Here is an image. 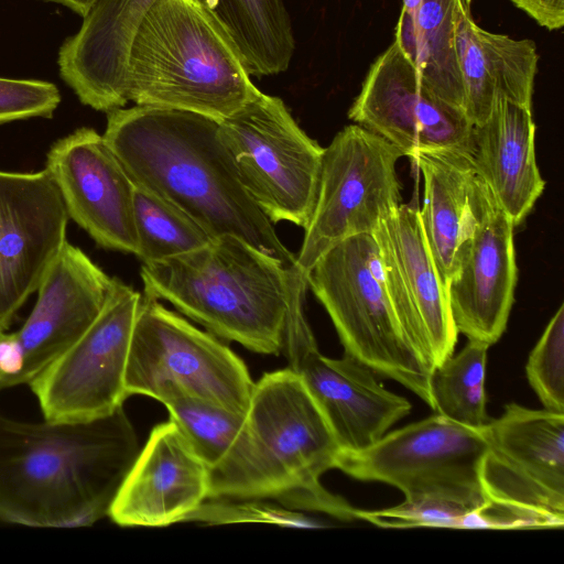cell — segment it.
<instances>
[{
  "instance_id": "1",
  "label": "cell",
  "mask_w": 564,
  "mask_h": 564,
  "mask_svg": "<svg viewBox=\"0 0 564 564\" xmlns=\"http://www.w3.org/2000/svg\"><path fill=\"white\" fill-rule=\"evenodd\" d=\"M106 113L102 135L134 186L186 213L212 238L236 236L294 267L295 256L243 188L217 121L139 105Z\"/></svg>"
},
{
  "instance_id": "2",
  "label": "cell",
  "mask_w": 564,
  "mask_h": 564,
  "mask_svg": "<svg viewBox=\"0 0 564 564\" xmlns=\"http://www.w3.org/2000/svg\"><path fill=\"white\" fill-rule=\"evenodd\" d=\"M139 453L123 408L82 422L0 416V520L89 527L108 516Z\"/></svg>"
},
{
  "instance_id": "3",
  "label": "cell",
  "mask_w": 564,
  "mask_h": 564,
  "mask_svg": "<svg viewBox=\"0 0 564 564\" xmlns=\"http://www.w3.org/2000/svg\"><path fill=\"white\" fill-rule=\"evenodd\" d=\"M260 93L230 33L199 0H155L131 43L128 102L219 122Z\"/></svg>"
},
{
  "instance_id": "4",
  "label": "cell",
  "mask_w": 564,
  "mask_h": 564,
  "mask_svg": "<svg viewBox=\"0 0 564 564\" xmlns=\"http://www.w3.org/2000/svg\"><path fill=\"white\" fill-rule=\"evenodd\" d=\"M144 294L166 301L210 334L264 355L282 351L289 269L247 241L224 235L140 271Z\"/></svg>"
},
{
  "instance_id": "5",
  "label": "cell",
  "mask_w": 564,
  "mask_h": 564,
  "mask_svg": "<svg viewBox=\"0 0 564 564\" xmlns=\"http://www.w3.org/2000/svg\"><path fill=\"white\" fill-rule=\"evenodd\" d=\"M247 416L257 447L247 499H273L292 510L356 519L357 509L319 481L336 468L340 449L296 373L290 368L264 373L254 382Z\"/></svg>"
},
{
  "instance_id": "6",
  "label": "cell",
  "mask_w": 564,
  "mask_h": 564,
  "mask_svg": "<svg viewBox=\"0 0 564 564\" xmlns=\"http://www.w3.org/2000/svg\"><path fill=\"white\" fill-rule=\"evenodd\" d=\"M307 285L329 315L345 354L434 409L432 370L400 327L371 234L347 238L325 252L310 270Z\"/></svg>"
},
{
  "instance_id": "7",
  "label": "cell",
  "mask_w": 564,
  "mask_h": 564,
  "mask_svg": "<svg viewBox=\"0 0 564 564\" xmlns=\"http://www.w3.org/2000/svg\"><path fill=\"white\" fill-rule=\"evenodd\" d=\"M486 435L479 528H562L564 413L509 403Z\"/></svg>"
},
{
  "instance_id": "8",
  "label": "cell",
  "mask_w": 564,
  "mask_h": 564,
  "mask_svg": "<svg viewBox=\"0 0 564 564\" xmlns=\"http://www.w3.org/2000/svg\"><path fill=\"white\" fill-rule=\"evenodd\" d=\"M254 382L243 361L215 335L141 296L126 370L128 395L161 403L175 395L247 413Z\"/></svg>"
},
{
  "instance_id": "9",
  "label": "cell",
  "mask_w": 564,
  "mask_h": 564,
  "mask_svg": "<svg viewBox=\"0 0 564 564\" xmlns=\"http://www.w3.org/2000/svg\"><path fill=\"white\" fill-rule=\"evenodd\" d=\"M218 124L253 203L272 224L289 221L304 229L317 198L324 148L280 97L262 91Z\"/></svg>"
},
{
  "instance_id": "10",
  "label": "cell",
  "mask_w": 564,
  "mask_h": 564,
  "mask_svg": "<svg viewBox=\"0 0 564 564\" xmlns=\"http://www.w3.org/2000/svg\"><path fill=\"white\" fill-rule=\"evenodd\" d=\"M486 427L473 429L440 414L386 433L355 454H340L336 468L364 481L400 489L405 500H437L478 511L486 505L480 467Z\"/></svg>"
},
{
  "instance_id": "11",
  "label": "cell",
  "mask_w": 564,
  "mask_h": 564,
  "mask_svg": "<svg viewBox=\"0 0 564 564\" xmlns=\"http://www.w3.org/2000/svg\"><path fill=\"white\" fill-rule=\"evenodd\" d=\"M401 151L357 124L341 129L324 148L316 203L295 269L307 276L330 248L357 235L372 234L401 205L397 163Z\"/></svg>"
},
{
  "instance_id": "12",
  "label": "cell",
  "mask_w": 564,
  "mask_h": 564,
  "mask_svg": "<svg viewBox=\"0 0 564 564\" xmlns=\"http://www.w3.org/2000/svg\"><path fill=\"white\" fill-rule=\"evenodd\" d=\"M141 294L113 278L91 325L30 382L45 420L82 422L121 408L126 370Z\"/></svg>"
},
{
  "instance_id": "13",
  "label": "cell",
  "mask_w": 564,
  "mask_h": 564,
  "mask_svg": "<svg viewBox=\"0 0 564 564\" xmlns=\"http://www.w3.org/2000/svg\"><path fill=\"white\" fill-rule=\"evenodd\" d=\"M306 288H291L283 347L289 367L304 383L326 419L340 454L361 452L409 414L411 403L387 390L375 372L345 354H321L304 313Z\"/></svg>"
},
{
  "instance_id": "14",
  "label": "cell",
  "mask_w": 564,
  "mask_h": 564,
  "mask_svg": "<svg viewBox=\"0 0 564 564\" xmlns=\"http://www.w3.org/2000/svg\"><path fill=\"white\" fill-rule=\"evenodd\" d=\"M348 118L403 156L445 149L471 153L473 124L466 115L422 80L395 40L371 64Z\"/></svg>"
},
{
  "instance_id": "15",
  "label": "cell",
  "mask_w": 564,
  "mask_h": 564,
  "mask_svg": "<svg viewBox=\"0 0 564 564\" xmlns=\"http://www.w3.org/2000/svg\"><path fill=\"white\" fill-rule=\"evenodd\" d=\"M371 235L400 327L433 371L453 355L458 333L446 286L426 243L419 208L401 204Z\"/></svg>"
},
{
  "instance_id": "16",
  "label": "cell",
  "mask_w": 564,
  "mask_h": 564,
  "mask_svg": "<svg viewBox=\"0 0 564 564\" xmlns=\"http://www.w3.org/2000/svg\"><path fill=\"white\" fill-rule=\"evenodd\" d=\"M469 206L473 229L459 248L457 270L446 290L457 333L491 346L506 330L513 304L514 226L476 173Z\"/></svg>"
},
{
  "instance_id": "17",
  "label": "cell",
  "mask_w": 564,
  "mask_h": 564,
  "mask_svg": "<svg viewBox=\"0 0 564 564\" xmlns=\"http://www.w3.org/2000/svg\"><path fill=\"white\" fill-rule=\"evenodd\" d=\"M68 215L46 170H0V329L39 288L66 241Z\"/></svg>"
},
{
  "instance_id": "18",
  "label": "cell",
  "mask_w": 564,
  "mask_h": 564,
  "mask_svg": "<svg viewBox=\"0 0 564 564\" xmlns=\"http://www.w3.org/2000/svg\"><path fill=\"white\" fill-rule=\"evenodd\" d=\"M45 170L68 218L98 246L137 253L135 186L102 134L82 127L58 139L46 154Z\"/></svg>"
},
{
  "instance_id": "19",
  "label": "cell",
  "mask_w": 564,
  "mask_h": 564,
  "mask_svg": "<svg viewBox=\"0 0 564 564\" xmlns=\"http://www.w3.org/2000/svg\"><path fill=\"white\" fill-rule=\"evenodd\" d=\"M112 284L113 278L65 241L39 284L31 314L12 333L23 355L13 386L29 383L83 335L102 310Z\"/></svg>"
},
{
  "instance_id": "20",
  "label": "cell",
  "mask_w": 564,
  "mask_h": 564,
  "mask_svg": "<svg viewBox=\"0 0 564 564\" xmlns=\"http://www.w3.org/2000/svg\"><path fill=\"white\" fill-rule=\"evenodd\" d=\"M209 495V469L177 426H155L110 506L121 527H166L187 518Z\"/></svg>"
},
{
  "instance_id": "21",
  "label": "cell",
  "mask_w": 564,
  "mask_h": 564,
  "mask_svg": "<svg viewBox=\"0 0 564 564\" xmlns=\"http://www.w3.org/2000/svg\"><path fill=\"white\" fill-rule=\"evenodd\" d=\"M155 0H97L62 43V79L79 101L108 112L128 104L126 73L133 36Z\"/></svg>"
},
{
  "instance_id": "22",
  "label": "cell",
  "mask_w": 564,
  "mask_h": 564,
  "mask_svg": "<svg viewBox=\"0 0 564 564\" xmlns=\"http://www.w3.org/2000/svg\"><path fill=\"white\" fill-rule=\"evenodd\" d=\"M534 139L531 108L502 98L484 123L473 126L475 172L514 227L525 219L545 187Z\"/></svg>"
},
{
  "instance_id": "23",
  "label": "cell",
  "mask_w": 564,
  "mask_h": 564,
  "mask_svg": "<svg viewBox=\"0 0 564 564\" xmlns=\"http://www.w3.org/2000/svg\"><path fill=\"white\" fill-rule=\"evenodd\" d=\"M465 115L473 126L484 123L499 98L531 108L539 54L532 40H514L481 29L469 9L456 33Z\"/></svg>"
},
{
  "instance_id": "24",
  "label": "cell",
  "mask_w": 564,
  "mask_h": 564,
  "mask_svg": "<svg viewBox=\"0 0 564 564\" xmlns=\"http://www.w3.org/2000/svg\"><path fill=\"white\" fill-rule=\"evenodd\" d=\"M163 404L170 421L209 469L208 499L248 498L257 447L247 413L186 395L172 397Z\"/></svg>"
},
{
  "instance_id": "25",
  "label": "cell",
  "mask_w": 564,
  "mask_h": 564,
  "mask_svg": "<svg viewBox=\"0 0 564 564\" xmlns=\"http://www.w3.org/2000/svg\"><path fill=\"white\" fill-rule=\"evenodd\" d=\"M410 159L424 182L419 212L426 243L447 288L457 270L459 248L474 225L469 206V184L476 173L471 153L445 149L417 152Z\"/></svg>"
},
{
  "instance_id": "26",
  "label": "cell",
  "mask_w": 564,
  "mask_h": 564,
  "mask_svg": "<svg viewBox=\"0 0 564 564\" xmlns=\"http://www.w3.org/2000/svg\"><path fill=\"white\" fill-rule=\"evenodd\" d=\"M465 0H423L411 26H395L394 40L422 80L443 100L465 113L456 33Z\"/></svg>"
},
{
  "instance_id": "27",
  "label": "cell",
  "mask_w": 564,
  "mask_h": 564,
  "mask_svg": "<svg viewBox=\"0 0 564 564\" xmlns=\"http://www.w3.org/2000/svg\"><path fill=\"white\" fill-rule=\"evenodd\" d=\"M228 30L251 76L288 70L295 51L283 0H199Z\"/></svg>"
},
{
  "instance_id": "28",
  "label": "cell",
  "mask_w": 564,
  "mask_h": 564,
  "mask_svg": "<svg viewBox=\"0 0 564 564\" xmlns=\"http://www.w3.org/2000/svg\"><path fill=\"white\" fill-rule=\"evenodd\" d=\"M489 345L468 339L456 356L432 371L434 411L456 423L484 429L491 417L486 412L485 377Z\"/></svg>"
},
{
  "instance_id": "29",
  "label": "cell",
  "mask_w": 564,
  "mask_h": 564,
  "mask_svg": "<svg viewBox=\"0 0 564 564\" xmlns=\"http://www.w3.org/2000/svg\"><path fill=\"white\" fill-rule=\"evenodd\" d=\"M133 217L138 242L135 256L142 263L196 250L214 239L186 213L137 186Z\"/></svg>"
},
{
  "instance_id": "30",
  "label": "cell",
  "mask_w": 564,
  "mask_h": 564,
  "mask_svg": "<svg viewBox=\"0 0 564 564\" xmlns=\"http://www.w3.org/2000/svg\"><path fill=\"white\" fill-rule=\"evenodd\" d=\"M525 372L544 409L564 413V305L532 349Z\"/></svg>"
},
{
  "instance_id": "31",
  "label": "cell",
  "mask_w": 564,
  "mask_h": 564,
  "mask_svg": "<svg viewBox=\"0 0 564 564\" xmlns=\"http://www.w3.org/2000/svg\"><path fill=\"white\" fill-rule=\"evenodd\" d=\"M186 521L207 524L265 523L293 529H316L324 524L305 513L262 499L216 498L205 500Z\"/></svg>"
},
{
  "instance_id": "32",
  "label": "cell",
  "mask_w": 564,
  "mask_h": 564,
  "mask_svg": "<svg viewBox=\"0 0 564 564\" xmlns=\"http://www.w3.org/2000/svg\"><path fill=\"white\" fill-rule=\"evenodd\" d=\"M356 519L382 528H476L475 511L437 500H404L381 510H356Z\"/></svg>"
},
{
  "instance_id": "33",
  "label": "cell",
  "mask_w": 564,
  "mask_h": 564,
  "mask_svg": "<svg viewBox=\"0 0 564 564\" xmlns=\"http://www.w3.org/2000/svg\"><path fill=\"white\" fill-rule=\"evenodd\" d=\"M59 102L61 94L53 83L0 77V124L51 118Z\"/></svg>"
},
{
  "instance_id": "34",
  "label": "cell",
  "mask_w": 564,
  "mask_h": 564,
  "mask_svg": "<svg viewBox=\"0 0 564 564\" xmlns=\"http://www.w3.org/2000/svg\"><path fill=\"white\" fill-rule=\"evenodd\" d=\"M541 26L554 31L564 25V0H511Z\"/></svg>"
},
{
  "instance_id": "35",
  "label": "cell",
  "mask_w": 564,
  "mask_h": 564,
  "mask_svg": "<svg viewBox=\"0 0 564 564\" xmlns=\"http://www.w3.org/2000/svg\"><path fill=\"white\" fill-rule=\"evenodd\" d=\"M423 0H403L398 26L413 25Z\"/></svg>"
},
{
  "instance_id": "36",
  "label": "cell",
  "mask_w": 564,
  "mask_h": 564,
  "mask_svg": "<svg viewBox=\"0 0 564 564\" xmlns=\"http://www.w3.org/2000/svg\"><path fill=\"white\" fill-rule=\"evenodd\" d=\"M67 7L84 18L97 0H43Z\"/></svg>"
},
{
  "instance_id": "37",
  "label": "cell",
  "mask_w": 564,
  "mask_h": 564,
  "mask_svg": "<svg viewBox=\"0 0 564 564\" xmlns=\"http://www.w3.org/2000/svg\"><path fill=\"white\" fill-rule=\"evenodd\" d=\"M6 335L3 330L0 329V339Z\"/></svg>"
},
{
  "instance_id": "38",
  "label": "cell",
  "mask_w": 564,
  "mask_h": 564,
  "mask_svg": "<svg viewBox=\"0 0 564 564\" xmlns=\"http://www.w3.org/2000/svg\"><path fill=\"white\" fill-rule=\"evenodd\" d=\"M465 2L470 6L471 0H465Z\"/></svg>"
}]
</instances>
